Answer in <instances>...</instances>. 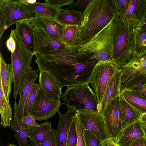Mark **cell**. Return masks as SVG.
<instances>
[{"label":"cell","instance_id":"6da1fadb","mask_svg":"<svg viewBox=\"0 0 146 146\" xmlns=\"http://www.w3.org/2000/svg\"><path fill=\"white\" fill-rule=\"evenodd\" d=\"M38 71L46 72L61 85L71 86L89 84L98 61L90 54L82 53L75 46H65L58 51L45 55L34 54Z\"/></svg>","mask_w":146,"mask_h":146},{"label":"cell","instance_id":"7a4b0ae2","mask_svg":"<svg viewBox=\"0 0 146 146\" xmlns=\"http://www.w3.org/2000/svg\"><path fill=\"white\" fill-rule=\"evenodd\" d=\"M117 13L113 0H92L84 9L83 20L77 33L75 46L88 41Z\"/></svg>","mask_w":146,"mask_h":146},{"label":"cell","instance_id":"3957f363","mask_svg":"<svg viewBox=\"0 0 146 146\" xmlns=\"http://www.w3.org/2000/svg\"><path fill=\"white\" fill-rule=\"evenodd\" d=\"M10 34L16 42L15 49L11 53L10 64L13 78V96L16 100L26 78L33 70L31 64L34 53L25 46L15 29L11 30Z\"/></svg>","mask_w":146,"mask_h":146},{"label":"cell","instance_id":"277c9868","mask_svg":"<svg viewBox=\"0 0 146 146\" xmlns=\"http://www.w3.org/2000/svg\"><path fill=\"white\" fill-rule=\"evenodd\" d=\"M137 23L117 18L115 27L113 43V62L119 68L123 65L133 54V29Z\"/></svg>","mask_w":146,"mask_h":146},{"label":"cell","instance_id":"5b68a950","mask_svg":"<svg viewBox=\"0 0 146 146\" xmlns=\"http://www.w3.org/2000/svg\"><path fill=\"white\" fill-rule=\"evenodd\" d=\"M67 106H72L76 110H89L100 112L97 96L88 84L67 86L61 97Z\"/></svg>","mask_w":146,"mask_h":146},{"label":"cell","instance_id":"8992f818","mask_svg":"<svg viewBox=\"0 0 146 146\" xmlns=\"http://www.w3.org/2000/svg\"><path fill=\"white\" fill-rule=\"evenodd\" d=\"M35 18V13L20 0H0V38L5 31L12 25Z\"/></svg>","mask_w":146,"mask_h":146},{"label":"cell","instance_id":"52a82bcc","mask_svg":"<svg viewBox=\"0 0 146 146\" xmlns=\"http://www.w3.org/2000/svg\"><path fill=\"white\" fill-rule=\"evenodd\" d=\"M121 71L120 90L130 89L146 78V51L133 54L119 68Z\"/></svg>","mask_w":146,"mask_h":146},{"label":"cell","instance_id":"ba28073f","mask_svg":"<svg viewBox=\"0 0 146 146\" xmlns=\"http://www.w3.org/2000/svg\"><path fill=\"white\" fill-rule=\"evenodd\" d=\"M62 104L60 98L55 99L50 97L40 86L30 108L29 114L35 120H46L59 111Z\"/></svg>","mask_w":146,"mask_h":146},{"label":"cell","instance_id":"9c48e42d","mask_svg":"<svg viewBox=\"0 0 146 146\" xmlns=\"http://www.w3.org/2000/svg\"><path fill=\"white\" fill-rule=\"evenodd\" d=\"M119 68L110 62H98L95 67L89 83L95 91L99 109L110 80Z\"/></svg>","mask_w":146,"mask_h":146},{"label":"cell","instance_id":"30bf717a","mask_svg":"<svg viewBox=\"0 0 146 146\" xmlns=\"http://www.w3.org/2000/svg\"><path fill=\"white\" fill-rule=\"evenodd\" d=\"M119 99L120 96L115 98L100 112L109 138L115 142L122 130L119 115Z\"/></svg>","mask_w":146,"mask_h":146},{"label":"cell","instance_id":"8fae6325","mask_svg":"<svg viewBox=\"0 0 146 146\" xmlns=\"http://www.w3.org/2000/svg\"><path fill=\"white\" fill-rule=\"evenodd\" d=\"M85 129L103 141L109 138L101 112L89 110H77Z\"/></svg>","mask_w":146,"mask_h":146},{"label":"cell","instance_id":"7c38bea8","mask_svg":"<svg viewBox=\"0 0 146 146\" xmlns=\"http://www.w3.org/2000/svg\"><path fill=\"white\" fill-rule=\"evenodd\" d=\"M35 53L45 55L56 52L65 46L63 42L40 29L34 28Z\"/></svg>","mask_w":146,"mask_h":146},{"label":"cell","instance_id":"4fadbf2b","mask_svg":"<svg viewBox=\"0 0 146 146\" xmlns=\"http://www.w3.org/2000/svg\"><path fill=\"white\" fill-rule=\"evenodd\" d=\"M64 114L58 112L59 121L56 130L57 146H66L73 117L77 110L74 107L69 106Z\"/></svg>","mask_w":146,"mask_h":146},{"label":"cell","instance_id":"5bb4252c","mask_svg":"<svg viewBox=\"0 0 146 146\" xmlns=\"http://www.w3.org/2000/svg\"><path fill=\"white\" fill-rule=\"evenodd\" d=\"M30 22L34 28L41 29L47 34L64 43L62 35L63 31L65 26L60 23L56 19L36 17L31 20Z\"/></svg>","mask_w":146,"mask_h":146},{"label":"cell","instance_id":"9a60e30c","mask_svg":"<svg viewBox=\"0 0 146 146\" xmlns=\"http://www.w3.org/2000/svg\"><path fill=\"white\" fill-rule=\"evenodd\" d=\"M145 130L139 120H138L122 130L116 143L119 146H129L137 139L146 136Z\"/></svg>","mask_w":146,"mask_h":146},{"label":"cell","instance_id":"2e32d148","mask_svg":"<svg viewBox=\"0 0 146 146\" xmlns=\"http://www.w3.org/2000/svg\"><path fill=\"white\" fill-rule=\"evenodd\" d=\"M142 114L120 95L119 115L122 130L129 125L139 120Z\"/></svg>","mask_w":146,"mask_h":146},{"label":"cell","instance_id":"e0dca14e","mask_svg":"<svg viewBox=\"0 0 146 146\" xmlns=\"http://www.w3.org/2000/svg\"><path fill=\"white\" fill-rule=\"evenodd\" d=\"M38 71L33 70L26 78L19 92V100L17 110L18 117L23 122L24 110L27 100L33 85L38 77Z\"/></svg>","mask_w":146,"mask_h":146},{"label":"cell","instance_id":"ac0fdd59","mask_svg":"<svg viewBox=\"0 0 146 146\" xmlns=\"http://www.w3.org/2000/svg\"><path fill=\"white\" fill-rule=\"evenodd\" d=\"M30 21L25 20L16 23L15 29L22 42L31 52L35 53L34 27Z\"/></svg>","mask_w":146,"mask_h":146},{"label":"cell","instance_id":"d6986e66","mask_svg":"<svg viewBox=\"0 0 146 146\" xmlns=\"http://www.w3.org/2000/svg\"><path fill=\"white\" fill-rule=\"evenodd\" d=\"M39 83L47 95L52 98H60L62 88L60 84L51 75L43 71H39Z\"/></svg>","mask_w":146,"mask_h":146},{"label":"cell","instance_id":"ffe728a7","mask_svg":"<svg viewBox=\"0 0 146 146\" xmlns=\"http://www.w3.org/2000/svg\"><path fill=\"white\" fill-rule=\"evenodd\" d=\"M121 74L119 68L108 84L100 107V112L104 110L114 98L120 95Z\"/></svg>","mask_w":146,"mask_h":146},{"label":"cell","instance_id":"44dd1931","mask_svg":"<svg viewBox=\"0 0 146 146\" xmlns=\"http://www.w3.org/2000/svg\"><path fill=\"white\" fill-rule=\"evenodd\" d=\"M17 106L15 100L13 105L14 117L12 120L10 129L14 131V135L19 146H30L28 130L17 114Z\"/></svg>","mask_w":146,"mask_h":146},{"label":"cell","instance_id":"7402d4cb","mask_svg":"<svg viewBox=\"0 0 146 146\" xmlns=\"http://www.w3.org/2000/svg\"><path fill=\"white\" fill-rule=\"evenodd\" d=\"M0 78L1 83L5 96L9 102L11 86L13 83V74L11 64L6 63L2 54H0Z\"/></svg>","mask_w":146,"mask_h":146},{"label":"cell","instance_id":"603a6c76","mask_svg":"<svg viewBox=\"0 0 146 146\" xmlns=\"http://www.w3.org/2000/svg\"><path fill=\"white\" fill-rule=\"evenodd\" d=\"M84 19L83 13L73 9H61L56 19L61 24L65 25L80 26Z\"/></svg>","mask_w":146,"mask_h":146},{"label":"cell","instance_id":"cb8c5ba5","mask_svg":"<svg viewBox=\"0 0 146 146\" xmlns=\"http://www.w3.org/2000/svg\"><path fill=\"white\" fill-rule=\"evenodd\" d=\"M146 8V0H131L126 12L120 17L138 24L142 20Z\"/></svg>","mask_w":146,"mask_h":146},{"label":"cell","instance_id":"d4e9b609","mask_svg":"<svg viewBox=\"0 0 146 146\" xmlns=\"http://www.w3.org/2000/svg\"><path fill=\"white\" fill-rule=\"evenodd\" d=\"M26 5L29 9L35 13L36 17L56 19L61 9L46 2L40 3L36 2L33 4Z\"/></svg>","mask_w":146,"mask_h":146},{"label":"cell","instance_id":"484cf974","mask_svg":"<svg viewBox=\"0 0 146 146\" xmlns=\"http://www.w3.org/2000/svg\"><path fill=\"white\" fill-rule=\"evenodd\" d=\"M120 95L142 113H146V99L138 90L125 89L120 90Z\"/></svg>","mask_w":146,"mask_h":146},{"label":"cell","instance_id":"4316f807","mask_svg":"<svg viewBox=\"0 0 146 146\" xmlns=\"http://www.w3.org/2000/svg\"><path fill=\"white\" fill-rule=\"evenodd\" d=\"M0 112L1 118L0 125L6 127H10L13 117L12 109L9 102L8 101L6 98L1 83Z\"/></svg>","mask_w":146,"mask_h":146},{"label":"cell","instance_id":"83f0119b","mask_svg":"<svg viewBox=\"0 0 146 146\" xmlns=\"http://www.w3.org/2000/svg\"><path fill=\"white\" fill-rule=\"evenodd\" d=\"M133 54H139L146 51V31L138 25L133 30Z\"/></svg>","mask_w":146,"mask_h":146},{"label":"cell","instance_id":"f1b7e54d","mask_svg":"<svg viewBox=\"0 0 146 146\" xmlns=\"http://www.w3.org/2000/svg\"><path fill=\"white\" fill-rule=\"evenodd\" d=\"M51 123L47 121L35 127L30 130H28L29 138L36 141L40 144L44 141L48 132L52 128Z\"/></svg>","mask_w":146,"mask_h":146},{"label":"cell","instance_id":"f546056e","mask_svg":"<svg viewBox=\"0 0 146 146\" xmlns=\"http://www.w3.org/2000/svg\"><path fill=\"white\" fill-rule=\"evenodd\" d=\"M79 26H65L63 33V42L66 46H75L76 34Z\"/></svg>","mask_w":146,"mask_h":146},{"label":"cell","instance_id":"4dcf8cb0","mask_svg":"<svg viewBox=\"0 0 146 146\" xmlns=\"http://www.w3.org/2000/svg\"><path fill=\"white\" fill-rule=\"evenodd\" d=\"M77 140L76 146H86L85 138V128L78 113L74 116Z\"/></svg>","mask_w":146,"mask_h":146},{"label":"cell","instance_id":"1f68e13d","mask_svg":"<svg viewBox=\"0 0 146 146\" xmlns=\"http://www.w3.org/2000/svg\"><path fill=\"white\" fill-rule=\"evenodd\" d=\"M40 86L36 83L33 85L28 97L25 108V115L29 114V110L31 106L34 101Z\"/></svg>","mask_w":146,"mask_h":146},{"label":"cell","instance_id":"d6a6232c","mask_svg":"<svg viewBox=\"0 0 146 146\" xmlns=\"http://www.w3.org/2000/svg\"><path fill=\"white\" fill-rule=\"evenodd\" d=\"M41 146H57L56 130L51 129L47 133Z\"/></svg>","mask_w":146,"mask_h":146},{"label":"cell","instance_id":"836d02e7","mask_svg":"<svg viewBox=\"0 0 146 146\" xmlns=\"http://www.w3.org/2000/svg\"><path fill=\"white\" fill-rule=\"evenodd\" d=\"M85 138L86 146H102V141L90 132L85 129Z\"/></svg>","mask_w":146,"mask_h":146},{"label":"cell","instance_id":"e575fe53","mask_svg":"<svg viewBox=\"0 0 146 146\" xmlns=\"http://www.w3.org/2000/svg\"><path fill=\"white\" fill-rule=\"evenodd\" d=\"M76 133L74 116L66 146H76Z\"/></svg>","mask_w":146,"mask_h":146},{"label":"cell","instance_id":"d590c367","mask_svg":"<svg viewBox=\"0 0 146 146\" xmlns=\"http://www.w3.org/2000/svg\"><path fill=\"white\" fill-rule=\"evenodd\" d=\"M113 1L119 15L121 16L128 9L131 0H113Z\"/></svg>","mask_w":146,"mask_h":146},{"label":"cell","instance_id":"8d00e7d4","mask_svg":"<svg viewBox=\"0 0 146 146\" xmlns=\"http://www.w3.org/2000/svg\"><path fill=\"white\" fill-rule=\"evenodd\" d=\"M23 123L27 130H30L35 127L40 126L35 121L33 117L30 114L25 115Z\"/></svg>","mask_w":146,"mask_h":146},{"label":"cell","instance_id":"74e56055","mask_svg":"<svg viewBox=\"0 0 146 146\" xmlns=\"http://www.w3.org/2000/svg\"><path fill=\"white\" fill-rule=\"evenodd\" d=\"M92 0H77L72 3L69 7L65 8L67 9H70L76 8L78 10H80L82 12L83 9H84L92 1Z\"/></svg>","mask_w":146,"mask_h":146},{"label":"cell","instance_id":"f35d334b","mask_svg":"<svg viewBox=\"0 0 146 146\" xmlns=\"http://www.w3.org/2000/svg\"><path fill=\"white\" fill-rule=\"evenodd\" d=\"M74 0H45V2L51 4L56 7L60 8V7L67 5H71Z\"/></svg>","mask_w":146,"mask_h":146},{"label":"cell","instance_id":"ab89813d","mask_svg":"<svg viewBox=\"0 0 146 146\" xmlns=\"http://www.w3.org/2000/svg\"><path fill=\"white\" fill-rule=\"evenodd\" d=\"M138 90L141 94L146 99V78L139 84L133 88L129 89Z\"/></svg>","mask_w":146,"mask_h":146},{"label":"cell","instance_id":"60d3db41","mask_svg":"<svg viewBox=\"0 0 146 146\" xmlns=\"http://www.w3.org/2000/svg\"><path fill=\"white\" fill-rule=\"evenodd\" d=\"M6 45L7 48L11 53L15 51L16 48V42L13 36L10 34L9 37L6 41Z\"/></svg>","mask_w":146,"mask_h":146},{"label":"cell","instance_id":"b9f144b4","mask_svg":"<svg viewBox=\"0 0 146 146\" xmlns=\"http://www.w3.org/2000/svg\"><path fill=\"white\" fill-rule=\"evenodd\" d=\"M129 146H146V137H140L134 141Z\"/></svg>","mask_w":146,"mask_h":146},{"label":"cell","instance_id":"7bdbcfd3","mask_svg":"<svg viewBox=\"0 0 146 146\" xmlns=\"http://www.w3.org/2000/svg\"><path fill=\"white\" fill-rule=\"evenodd\" d=\"M102 146H119L115 142L110 138H108L102 141Z\"/></svg>","mask_w":146,"mask_h":146},{"label":"cell","instance_id":"ee69618b","mask_svg":"<svg viewBox=\"0 0 146 146\" xmlns=\"http://www.w3.org/2000/svg\"><path fill=\"white\" fill-rule=\"evenodd\" d=\"M138 25L141 26L142 28L146 31V8L143 18Z\"/></svg>","mask_w":146,"mask_h":146},{"label":"cell","instance_id":"f6af8a7d","mask_svg":"<svg viewBox=\"0 0 146 146\" xmlns=\"http://www.w3.org/2000/svg\"><path fill=\"white\" fill-rule=\"evenodd\" d=\"M139 121L146 131V113L142 114L140 118Z\"/></svg>","mask_w":146,"mask_h":146},{"label":"cell","instance_id":"bcb514c9","mask_svg":"<svg viewBox=\"0 0 146 146\" xmlns=\"http://www.w3.org/2000/svg\"><path fill=\"white\" fill-rule=\"evenodd\" d=\"M30 146H41L35 140L31 138L29 139Z\"/></svg>","mask_w":146,"mask_h":146},{"label":"cell","instance_id":"7dc6e473","mask_svg":"<svg viewBox=\"0 0 146 146\" xmlns=\"http://www.w3.org/2000/svg\"><path fill=\"white\" fill-rule=\"evenodd\" d=\"M20 1L27 5V4H33L37 2V0H20Z\"/></svg>","mask_w":146,"mask_h":146},{"label":"cell","instance_id":"c3c4849f","mask_svg":"<svg viewBox=\"0 0 146 146\" xmlns=\"http://www.w3.org/2000/svg\"><path fill=\"white\" fill-rule=\"evenodd\" d=\"M6 146H16L15 144H14L11 143L9 144L8 145Z\"/></svg>","mask_w":146,"mask_h":146},{"label":"cell","instance_id":"681fc988","mask_svg":"<svg viewBox=\"0 0 146 146\" xmlns=\"http://www.w3.org/2000/svg\"></svg>","mask_w":146,"mask_h":146}]
</instances>
